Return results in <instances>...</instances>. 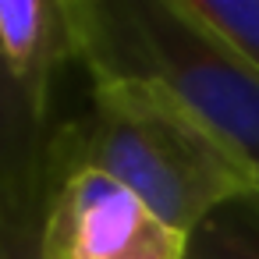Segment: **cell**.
Returning <instances> with one entry per match:
<instances>
[{
  "mask_svg": "<svg viewBox=\"0 0 259 259\" xmlns=\"http://www.w3.org/2000/svg\"><path fill=\"white\" fill-rule=\"evenodd\" d=\"M50 167H96L117 178L181 234L259 195L255 170L167 85L139 75L93 78L89 117L54 135Z\"/></svg>",
  "mask_w": 259,
  "mask_h": 259,
  "instance_id": "6da1fadb",
  "label": "cell"
},
{
  "mask_svg": "<svg viewBox=\"0 0 259 259\" xmlns=\"http://www.w3.org/2000/svg\"><path fill=\"white\" fill-rule=\"evenodd\" d=\"M89 78L139 75L167 85L259 178V68L181 0H68Z\"/></svg>",
  "mask_w": 259,
  "mask_h": 259,
  "instance_id": "7a4b0ae2",
  "label": "cell"
},
{
  "mask_svg": "<svg viewBox=\"0 0 259 259\" xmlns=\"http://www.w3.org/2000/svg\"><path fill=\"white\" fill-rule=\"evenodd\" d=\"M185 248L188 234L156 217L117 178L96 167H50L47 259H185Z\"/></svg>",
  "mask_w": 259,
  "mask_h": 259,
  "instance_id": "3957f363",
  "label": "cell"
},
{
  "mask_svg": "<svg viewBox=\"0 0 259 259\" xmlns=\"http://www.w3.org/2000/svg\"><path fill=\"white\" fill-rule=\"evenodd\" d=\"M0 47L36 110L50 121L54 82L75 54L68 0H0Z\"/></svg>",
  "mask_w": 259,
  "mask_h": 259,
  "instance_id": "277c9868",
  "label": "cell"
},
{
  "mask_svg": "<svg viewBox=\"0 0 259 259\" xmlns=\"http://www.w3.org/2000/svg\"><path fill=\"white\" fill-rule=\"evenodd\" d=\"M54 135L0 47V192L50 188Z\"/></svg>",
  "mask_w": 259,
  "mask_h": 259,
  "instance_id": "5b68a950",
  "label": "cell"
},
{
  "mask_svg": "<svg viewBox=\"0 0 259 259\" xmlns=\"http://www.w3.org/2000/svg\"><path fill=\"white\" fill-rule=\"evenodd\" d=\"M185 259H259V209L252 199L231 202L188 234Z\"/></svg>",
  "mask_w": 259,
  "mask_h": 259,
  "instance_id": "8992f818",
  "label": "cell"
},
{
  "mask_svg": "<svg viewBox=\"0 0 259 259\" xmlns=\"http://www.w3.org/2000/svg\"><path fill=\"white\" fill-rule=\"evenodd\" d=\"M43 206L47 188L0 192V259H47Z\"/></svg>",
  "mask_w": 259,
  "mask_h": 259,
  "instance_id": "52a82bcc",
  "label": "cell"
},
{
  "mask_svg": "<svg viewBox=\"0 0 259 259\" xmlns=\"http://www.w3.org/2000/svg\"><path fill=\"white\" fill-rule=\"evenodd\" d=\"M181 4L259 68V0H181Z\"/></svg>",
  "mask_w": 259,
  "mask_h": 259,
  "instance_id": "ba28073f",
  "label": "cell"
},
{
  "mask_svg": "<svg viewBox=\"0 0 259 259\" xmlns=\"http://www.w3.org/2000/svg\"><path fill=\"white\" fill-rule=\"evenodd\" d=\"M252 202H255V209H259V195H252Z\"/></svg>",
  "mask_w": 259,
  "mask_h": 259,
  "instance_id": "9c48e42d",
  "label": "cell"
}]
</instances>
